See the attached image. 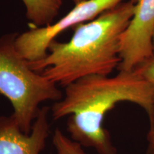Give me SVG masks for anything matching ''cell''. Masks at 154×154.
<instances>
[{
  "mask_svg": "<svg viewBox=\"0 0 154 154\" xmlns=\"http://www.w3.org/2000/svg\"><path fill=\"white\" fill-rule=\"evenodd\" d=\"M121 102L138 105L149 121L154 112V89L135 71H119L116 76L91 75L65 87V94L51 108L54 120L69 116L70 138L98 154H117L109 132L103 127L106 113Z\"/></svg>",
  "mask_w": 154,
  "mask_h": 154,
  "instance_id": "obj_1",
  "label": "cell"
},
{
  "mask_svg": "<svg viewBox=\"0 0 154 154\" xmlns=\"http://www.w3.org/2000/svg\"><path fill=\"white\" fill-rule=\"evenodd\" d=\"M131 0L121 2L89 22L73 27L67 42L54 40L42 59L29 66L57 85L66 87L91 75L109 76L121 63L122 34L134 11Z\"/></svg>",
  "mask_w": 154,
  "mask_h": 154,
  "instance_id": "obj_2",
  "label": "cell"
},
{
  "mask_svg": "<svg viewBox=\"0 0 154 154\" xmlns=\"http://www.w3.org/2000/svg\"><path fill=\"white\" fill-rule=\"evenodd\" d=\"M18 33L0 37V94L13 107L11 115L25 134H29L44 101H58L63 94L57 84L34 71L15 46Z\"/></svg>",
  "mask_w": 154,
  "mask_h": 154,
  "instance_id": "obj_3",
  "label": "cell"
},
{
  "mask_svg": "<svg viewBox=\"0 0 154 154\" xmlns=\"http://www.w3.org/2000/svg\"><path fill=\"white\" fill-rule=\"evenodd\" d=\"M121 2L123 0H86L76 4L56 22L41 27H32L18 34L15 40L17 49L28 61L42 59L47 55L50 43L58 35L69 28L89 22Z\"/></svg>",
  "mask_w": 154,
  "mask_h": 154,
  "instance_id": "obj_4",
  "label": "cell"
},
{
  "mask_svg": "<svg viewBox=\"0 0 154 154\" xmlns=\"http://www.w3.org/2000/svg\"><path fill=\"white\" fill-rule=\"evenodd\" d=\"M134 11L121 38L119 71L131 72L154 54V0H131Z\"/></svg>",
  "mask_w": 154,
  "mask_h": 154,
  "instance_id": "obj_5",
  "label": "cell"
},
{
  "mask_svg": "<svg viewBox=\"0 0 154 154\" xmlns=\"http://www.w3.org/2000/svg\"><path fill=\"white\" fill-rule=\"evenodd\" d=\"M49 108L42 107L29 134L22 131L12 115L0 116V154H40L50 134Z\"/></svg>",
  "mask_w": 154,
  "mask_h": 154,
  "instance_id": "obj_6",
  "label": "cell"
},
{
  "mask_svg": "<svg viewBox=\"0 0 154 154\" xmlns=\"http://www.w3.org/2000/svg\"><path fill=\"white\" fill-rule=\"evenodd\" d=\"M31 28L52 24L62 7L63 0H22Z\"/></svg>",
  "mask_w": 154,
  "mask_h": 154,
  "instance_id": "obj_7",
  "label": "cell"
},
{
  "mask_svg": "<svg viewBox=\"0 0 154 154\" xmlns=\"http://www.w3.org/2000/svg\"><path fill=\"white\" fill-rule=\"evenodd\" d=\"M52 143L55 154H87L80 143L67 137L59 128L54 131Z\"/></svg>",
  "mask_w": 154,
  "mask_h": 154,
  "instance_id": "obj_8",
  "label": "cell"
},
{
  "mask_svg": "<svg viewBox=\"0 0 154 154\" xmlns=\"http://www.w3.org/2000/svg\"><path fill=\"white\" fill-rule=\"evenodd\" d=\"M154 89V54L134 69Z\"/></svg>",
  "mask_w": 154,
  "mask_h": 154,
  "instance_id": "obj_9",
  "label": "cell"
},
{
  "mask_svg": "<svg viewBox=\"0 0 154 154\" xmlns=\"http://www.w3.org/2000/svg\"><path fill=\"white\" fill-rule=\"evenodd\" d=\"M148 146L146 154H154V112L152 120L150 121V129L147 136Z\"/></svg>",
  "mask_w": 154,
  "mask_h": 154,
  "instance_id": "obj_10",
  "label": "cell"
},
{
  "mask_svg": "<svg viewBox=\"0 0 154 154\" xmlns=\"http://www.w3.org/2000/svg\"><path fill=\"white\" fill-rule=\"evenodd\" d=\"M86 1V0H72V2H74V5H76V4H79L80 2H82Z\"/></svg>",
  "mask_w": 154,
  "mask_h": 154,
  "instance_id": "obj_11",
  "label": "cell"
},
{
  "mask_svg": "<svg viewBox=\"0 0 154 154\" xmlns=\"http://www.w3.org/2000/svg\"><path fill=\"white\" fill-rule=\"evenodd\" d=\"M152 44H153V51H154V32H153V38H152Z\"/></svg>",
  "mask_w": 154,
  "mask_h": 154,
  "instance_id": "obj_12",
  "label": "cell"
}]
</instances>
